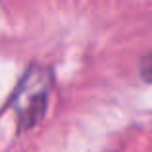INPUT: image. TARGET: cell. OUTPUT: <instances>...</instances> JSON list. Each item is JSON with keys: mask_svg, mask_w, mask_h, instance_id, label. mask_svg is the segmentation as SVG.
Here are the masks:
<instances>
[{"mask_svg": "<svg viewBox=\"0 0 152 152\" xmlns=\"http://www.w3.org/2000/svg\"><path fill=\"white\" fill-rule=\"evenodd\" d=\"M50 93V75L42 69H31L15 91L14 110L23 129L33 127L45 115Z\"/></svg>", "mask_w": 152, "mask_h": 152, "instance_id": "1", "label": "cell"}]
</instances>
